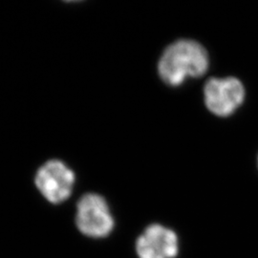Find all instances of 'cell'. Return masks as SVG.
Here are the masks:
<instances>
[{
	"mask_svg": "<svg viewBox=\"0 0 258 258\" xmlns=\"http://www.w3.org/2000/svg\"><path fill=\"white\" fill-rule=\"evenodd\" d=\"M209 55L198 42L177 40L164 51L158 63V72L164 83L178 86L188 78H198L209 68Z\"/></svg>",
	"mask_w": 258,
	"mask_h": 258,
	"instance_id": "1",
	"label": "cell"
},
{
	"mask_svg": "<svg viewBox=\"0 0 258 258\" xmlns=\"http://www.w3.org/2000/svg\"><path fill=\"white\" fill-rule=\"evenodd\" d=\"M76 224L83 234L93 238L108 236L115 226L106 200L96 194H85L80 199Z\"/></svg>",
	"mask_w": 258,
	"mask_h": 258,
	"instance_id": "2",
	"label": "cell"
},
{
	"mask_svg": "<svg viewBox=\"0 0 258 258\" xmlns=\"http://www.w3.org/2000/svg\"><path fill=\"white\" fill-rule=\"evenodd\" d=\"M205 103L216 116L227 117L233 114L244 102L245 88L238 79L212 78L204 87Z\"/></svg>",
	"mask_w": 258,
	"mask_h": 258,
	"instance_id": "3",
	"label": "cell"
},
{
	"mask_svg": "<svg viewBox=\"0 0 258 258\" xmlns=\"http://www.w3.org/2000/svg\"><path fill=\"white\" fill-rule=\"evenodd\" d=\"M36 185L50 203H62L70 197L75 184L73 170L58 160H51L37 170Z\"/></svg>",
	"mask_w": 258,
	"mask_h": 258,
	"instance_id": "4",
	"label": "cell"
},
{
	"mask_svg": "<svg viewBox=\"0 0 258 258\" xmlns=\"http://www.w3.org/2000/svg\"><path fill=\"white\" fill-rule=\"evenodd\" d=\"M139 258H175L179 251L174 231L159 224L148 227L136 242Z\"/></svg>",
	"mask_w": 258,
	"mask_h": 258,
	"instance_id": "5",
	"label": "cell"
}]
</instances>
